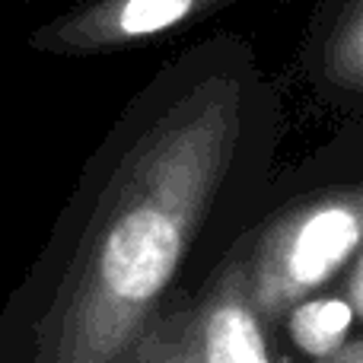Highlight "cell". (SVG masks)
<instances>
[{"label": "cell", "instance_id": "1", "mask_svg": "<svg viewBox=\"0 0 363 363\" xmlns=\"http://www.w3.org/2000/svg\"><path fill=\"white\" fill-rule=\"evenodd\" d=\"M281 99L220 32L128 99L0 309V363H121L262 217Z\"/></svg>", "mask_w": 363, "mask_h": 363}, {"label": "cell", "instance_id": "2", "mask_svg": "<svg viewBox=\"0 0 363 363\" xmlns=\"http://www.w3.org/2000/svg\"><path fill=\"white\" fill-rule=\"evenodd\" d=\"M363 185L338 179L303 188L258 217L236 239L242 287L252 313L277 332L281 319L300 300L328 290L360 255Z\"/></svg>", "mask_w": 363, "mask_h": 363}, {"label": "cell", "instance_id": "3", "mask_svg": "<svg viewBox=\"0 0 363 363\" xmlns=\"http://www.w3.org/2000/svg\"><path fill=\"white\" fill-rule=\"evenodd\" d=\"M239 0H77L32 29L29 45L42 55H115L163 32L201 23Z\"/></svg>", "mask_w": 363, "mask_h": 363}, {"label": "cell", "instance_id": "4", "mask_svg": "<svg viewBox=\"0 0 363 363\" xmlns=\"http://www.w3.org/2000/svg\"><path fill=\"white\" fill-rule=\"evenodd\" d=\"M198 363H277L271 332L245 300L236 242L191 296Z\"/></svg>", "mask_w": 363, "mask_h": 363}, {"label": "cell", "instance_id": "5", "mask_svg": "<svg viewBox=\"0 0 363 363\" xmlns=\"http://www.w3.org/2000/svg\"><path fill=\"white\" fill-rule=\"evenodd\" d=\"M315 89L332 106L357 108L363 99V0H335L313 45Z\"/></svg>", "mask_w": 363, "mask_h": 363}, {"label": "cell", "instance_id": "6", "mask_svg": "<svg viewBox=\"0 0 363 363\" xmlns=\"http://www.w3.org/2000/svg\"><path fill=\"white\" fill-rule=\"evenodd\" d=\"M360 315L363 313H357L347 303V296L338 290V284H332L322 294H313L296 303L281 319L277 332L287 335V341L296 347V354H303L306 360H325L332 354H338L357 335Z\"/></svg>", "mask_w": 363, "mask_h": 363}, {"label": "cell", "instance_id": "7", "mask_svg": "<svg viewBox=\"0 0 363 363\" xmlns=\"http://www.w3.org/2000/svg\"><path fill=\"white\" fill-rule=\"evenodd\" d=\"M191 296L166 309L121 363H198L191 335Z\"/></svg>", "mask_w": 363, "mask_h": 363}, {"label": "cell", "instance_id": "8", "mask_svg": "<svg viewBox=\"0 0 363 363\" xmlns=\"http://www.w3.org/2000/svg\"><path fill=\"white\" fill-rule=\"evenodd\" d=\"M309 363H363V338L354 335L338 354H332V357H325V360H309Z\"/></svg>", "mask_w": 363, "mask_h": 363}]
</instances>
